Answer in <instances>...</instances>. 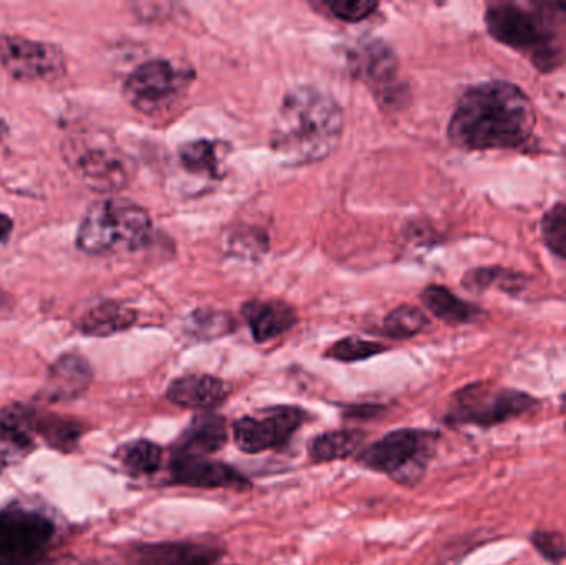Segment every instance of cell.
<instances>
[{
    "label": "cell",
    "mask_w": 566,
    "mask_h": 565,
    "mask_svg": "<svg viewBox=\"0 0 566 565\" xmlns=\"http://www.w3.org/2000/svg\"><path fill=\"white\" fill-rule=\"evenodd\" d=\"M535 123L534 106L518 86L488 82L459 100L448 133L458 148L514 149L528 143Z\"/></svg>",
    "instance_id": "cell-1"
},
{
    "label": "cell",
    "mask_w": 566,
    "mask_h": 565,
    "mask_svg": "<svg viewBox=\"0 0 566 565\" xmlns=\"http://www.w3.org/2000/svg\"><path fill=\"white\" fill-rule=\"evenodd\" d=\"M342 135L343 112L336 100L313 86H296L275 113L271 148L283 165H310L332 155Z\"/></svg>",
    "instance_id": "cell-2"
},
{
    "label": "cell",
    "mask_w": 566,
    "mask_h": 565,
    "mask_svg": "<svg viewBox=\"0 0 566 565\" xmlns=\"http://www.w3.org/2000/svg\"><path fill=\"white\" fill-rule=\"evenodd\" d=\"M485 23L495 40L525 53L541 72L566 62V2H495L488 7Z\"/></svg>",
    "instance_id": "cell-3"
},
{
    "label": "cell",
    "mask_w": 566,
    "mask_h": 565,
    "mask_svg": "<svg viewBox=\"0 0 566 565\" xmlns=\"http://www.w3.org/2000/svg\"><path fill=\"white\" fill-rule=\"evenodd\" d=\"M151 231V218L142 206L128 199H102L83 216L76 245L93 255L136 251L149 241Z\"/></svg>",
    "instance_id": "cell-4"
},
{
    "label": "cell",
    "mask_w": 566,
    "mask_h": 565,
    "mask_svg": "<svg viewBox=\"0 0 566 565\" xmlns=\"http://www.w3.org/2000/svg\"><path fill=\"white\" fill-rule=\"evenodd\" d=\"M439 435L428 430H396L359 453L368 470L388 474L401 484H416L428 470L438 448Z\"/></svg>",
    "instance_id": "cell-5"
},
{
    "label": "cell",
    "mask_w": 566,
    "mask_h": 565,
    "mask_svg": "<svg viewBox=\"0 0 566 565\" xmlns=\"http://www.w3.org/2000/svg\"><path fill=\"white\" fill-rule=\"evenodd\" d=\"M63 158L88 188L99 192L119 191L135 176V166L125 153L78 133L63 142Z\"/></svg>",
    "instance_id": "cell-6"
},
{
    "label": "cell",
    "mask_w": 566,
    "mask_h": 565,
    "mask_svg": "<svg viewBox=\"0 0 566 565\" xmlns=\"http://www.w3.org/2000/svg\"><path fill=\"white\" fill-rule=\"evenodd\" d=\"M537 405L534 397L521 390L488 384L471 385L452 397L448 420L482 428L495 427L522 417Z\"/></svg>",
    "instance_id": "cell-7"
},
{
    "label": "cell",
    "mask_w": 566,
    "mask_h": 565,
    "mask_svg": "<svg viewBox=\"0 0 566 565\" xmlns=\"http://www.w3.org/2000/svg\"><path fill=\"white\" fill-rule=\"evenodd\" d=\"M192 82L191 70L169 60H149L126 79V102L146 115H158L178 102Z\"/></svg>",
    "instance_id": "cell-8"
},
{
    "label": "cell",
    "mask_w": 566,
    "mask_h": 565,
    "mask_svg": "<svg viewBox=\"0 0 566 565\" xmlns=\"http://www.w3.org/2000/svg\"><path fill=\"white\" fill-rule=\"evenodd\" d=\"M55 527L43 514L0 511V565H45Z\"/></svg>",
    "instance_id": "cell-9"
},
{
    "label": "cell",
    "mask_w": 566,
    "mask_h": 565,
    "mask_svg": "<svg viewBox=\"0 0 566 565\" xmlns=\"http://www.w3.org/2000/svg\"><path fill=\"white\" fill-rule=\"evenodd\" d=\"M308 415L292 405L265 408L255 417H242L232 425V440L245 454L285 447L293 435L303 427Z\"/></svg>",
    "instance_id": "cell-10"
},
{
    "label": "cell",
    "mask_w": 566,
    "mask_h": 565,
    "mask_svg": "<svg viewBox=\"0 0 566 565\" xmlns=\"http://www.w3.org/2000/svg\"><path fill=\"white\" fill-rule=\"evenodd\" d=\"M0 63L9 75L23 82H53L66 72L60 46L12 33L0 35Z\"/></svg>",
    "instance_id": "cell-11"
},
{
    "label": "cell",
    "mask_w": 566,
    "mask_h": 565,
    "mask_svg": "<svg viewBox=\"0 0 566 565\" xmlns=\"http://www.w3.org/2000/svg\"><path fill=\"white\" fill-rule=\"evenodd\" d=\"M352 66L363 82L378 96L382 105L395 106L401 102L402 85L399 82V63L395 52L379 40L363 43L352 55Z\"/></svg>",
    "instance_id": "cell-12"
},
{
    "label": "cell",
    "mask_w": 566,
    "mask_h": 565,
    "mask_svg": "<svg viewBox=\"0 0 566 565\" xmlns=\"http://www.w3.org/2000/svg\"><path fill=\"white\" fill-rule=\"evenodd\" d=\"M171 480L181 486L206 488V490H249L251 481L239 471L211 458L172 457L169 464Z\"/></svg>",
    "instance_id": "cell-13"
},
{
    "label": "cell",
    "mask_w": 566,
    "mask_h": 565,
    "mask_svg": "<svg viewBox=\"0 0 566 565\" xmlns=\"http://www.w3.org/2000/svg\"><path fill=\"white\" fill-rule=\"evenodd\" d=\"M229 440L228 421L214 411L196 415L172 447V457L209 458Z\"/></svg>",
    "instance_id": "cell-14"
},
{
    "label": "cell",
    "mask_w": 566,
    "mask_h": 565,
    "mask_svg": "<svg viewBox=\"0 0 566 565\" xmlns=\"http://www.w3.org/2000/svg\"><path fill=\"white\" fill-rule=\"evenodd\" d=\"M132 556L136 565H212L224 556V551L212 544L179 541L139 544Z\"/></svg>",
    "instance_id": "cell-15"
},
{
    "label": "cell",
    "mask_w": 566,
    "mask_h": 565,
    "mask_svg": "<svg viewBox=\"0 0 566 565\" xmlns=\"http://www.w3.org/2000/svg\"><path fill=\"white\" fill-rule=\"evenodd\" d=\"M92 381V365L82 355L66 354L50 367L40 398L50 404L76 400L86 394Z\"/></svg>",
    "instance_id": "cell-16"
},
{
    "label": "cell",
    "mask_w": 566,
    "mask_h": 565,
    "mask_svg": "<svg viewBox=\"0 0 566 565\" xmlns=\"http://www.w3.org/2000/svg\"><path fill=\"white\" fill-rule=\"evenodd\" d=\"M229 394L231 387L221 378L212 375H185L169 385L166 398L181 408L212 411L228 400Z\"/></svg>",
    "instance_id": "cell-17"
},
{
    "label": "cell",
    "mask_w": 566,
    "mask_h": 565,
    "mask_svg": "<svg viewBox=\"0 0 566 565\" xmlns=\"http://www.w3.org/2000/svg\"><path fill=\"white\" fill-rule=\"evenodd\" d=\"M242 315L259 344L274 341L296 324V312L289 304L275 301H252L242 307Z\"/></svg>",
    "instance_id": "cell-18"
},
{
    "label": "cell",
    "mask_w": 566,
    "mask_h": 565,
    "mask_svg": "<svg viewBox=\"0 0 566 565\" xmlns=\"http://www.w3.org/2000/svg\"><path fill=\"white\" fill-rule=\"evenodd\" d=\"M228 143L216 139H196L179 146L178 158L189 175L205 176L209 179H221L226 159L229 156Z\"/></svg>",
    "instance_id": "cell-19"
},
{
    "label": "cell",
    "mask_w": 566,
    "mask_h": 565,
    "mask_svg": "<svg viewBox=\"0 0 566 565\" xmlns=\"http://www.w3.org/2000/svg\"><path fill=\"white\" fill-rule=\"evenodd\" d=\"M135 311L118 302H105L90 308L80 322V331L90 337H109L128 331L136 322Z\"/></svg>",
    "instance_id": "cell-20"
},
{
    "label": "cell",
    "mask_w": 566,
    "mask_h": 565,
    "mask_svg": "<svg viewBox=\"0 0 566 565\" xmlns=\"http://www.w3.org/2000/svg\"><path fill=\"white\" fill-rule=\"evenodd\" d=\"M421 299L436 317L449 324H471L484 315V312L441 285H429L422 292Z\"/></svg>",
    "instance_id": "cell-21"
},
{
    "label": "cell",
    "mask_w": 566,
    "mask_h": 565,
    "mask_svg": "<svg viewBox=\"0 0 566 565\" xmlns=\"http://www.w3.org/2000/svg\"><path fill=\"white\" fill-rule=\"evenodd\" d=\"M363 440L365 435L358 430L326 431L310 444V460L318 464L345 460L358 450Z\"/></svg>",
    "instance_id": "cell-22"
},
{
    "label": "cell",
    "mask_w": 566,
    "mask_h": 565,
    "mask_svg": "<svg viewBox=\"0 0 566 565\" xmlns=\"http://www.w3.org/2000/svg\"><path fill=\"white\" fill-rule=\"evenodd\" d=\"M163 448L155 441L136 440L116 451V460L132 477H149L163 464Z\"/></svg>",
    "instance_id": "cell-23"
},
{
    "label": "cell",
    "mask_w": 566,
    "mask_h": 565,
    "mask_svg": "<svg viewBox=\"0 0 566 565\" xmlns=\"http://www.w3.org/2000/svg\"><path fill=\"white\" fill-rule=\"evenodd\" d=\"M33 433L40 435L50 447L60 451H72L83 435L82 425L69 418L45 415L40 417L35 410L32 414Z\"/></svg>",
    "instance_id": "cell-24"
},
{
    "label": "cell",
    "mask_w": 566,
    "mask_h": 565,
    "mask_svg": "<svg viewBox=\"0 0 566 565\" xmlns=\"http://www.w3.org/2000/svg\"><path fill=\"white\" fill-rule=\"evenodd\" d=\"M428 325V317L412 305H401L385 318V332L396 341L421 334Z\"/></svg>",
    "instance_id": "cell-25"
},
{
    "label": "cell",
    "mask_w": 566,
    "mask_h": 565,
    "mask_svg": "<svg viewBox=\"0 0 566 565\" xmlns=\"http://www.w3.org/2000/svg\"><path fill=\"white\" fill-rule=\"evenodd\" d=\"M386 352L385 345L378 342L361 341V338L348 337L336 342L335 345L326 350V357L338 362H359L368 360L375 355Z\"/></svg>",
    "instance_id": "cell-26"
},
{
    "label": "cell",
    "mask_w": 566,
    "mask_h": 565,
    "mask_svg": "<svg viewBox=\"0 0 566 565\" xmlns=\"http://www.w3.org/2000/svg\"><path fill=\"white\" fill-rule=\"evenodd\" d=\"M542 236L554 254L566 259V202L554 206L544 216Z\"/></svg>",
    "instance_id": "cell-27"
},
{
    "label": "cell",
    "mask_w": 566,
    "mask_h": 565,
    "mask_svg": "<svg viewBox=\"0 0 566 565\" xmlns=\"http://www.w3.org/2000/svg\"><path fill=\"white\" fill-rule=\"evenodd\" d=\"M323 6L343 22H361L378 9V2L373 0H326Z\"/></svg>",
    "instance_id": "cell-28"
},
{
    "label": "cell",
    "mask_w": 566,
    "mask_h": 565,
    "mask_svg": "<svg viewBox=\"0 0 566 565\" xmlns=\"http://www.w3.org/2000/svg\"><path fill=\"white\" fill-rule=\"evenodd\" d=\"M189 322L192 324L191 331L205 338L228 334L232 327V321L228 315L208 311L195 312Z\"/></svg>",
    "instance_id": "cell-29"
},
{
    "label": "cell",
    "mask_w": 566,
    "mask_h": 565,
    "mask_svg": "<svg viewBox=\"0 0 566 565\" xmlns=\"http://www.w3.org/2000/svg\"><path fill=\"white\" fill-rule=\"evenodd\" d=\"M534 543L537 544L541 553L545 556L552 557V559H558V557L565 554V543L562 536L554 533H541L534 537Z\"/></svg>",
    "instance_id": "cell-30"
},
{
    "label": "cell",
    "mask_w": 566,
    "mask_h": 565,
    "mask_svg": "<svg viewBox=\"0 0 566 565\" xmlns=\"http://www.w3.org/2000/svg\"><path fill=\"white\" fill-rule=\"evenodd\" d=\"M381 411V407H375V405H363V407L348 408V417L353 418V420H369V418L378 417Z\"/></svg>",
    "instance_id": "cell-31"
},
{
    "label": "cell",
    "mask_w": 566,
    "mask_h": 565,
    "mask_svg": "<svg viewBox=\"0 0 566 565\" xmlns=\"http://www.w3.org/2000/svg\"><path fill=\"white\" fill-rule=\"evenodd\" d=\"M13 222L7 215L0 212V242H6L9 236L12 234Z\"/></svg>",
    "instance_id": "cell-32"
},
{
    "label": "cell",
    "mask_w": 566,
    "mask_h": 565,
    "mask_svg": "<svg viewBox=\"0 0 566 565\" xmlns=\"http://www.w3.org/2000/svg\"><path fill=\"white\" fill-rule=\"evenodd\" d=\"M7 132H9V129H7L6 119H3L2 115H0V143H2L3 138H6Z\"/></svg>",
    "instance_id": "cell-33"
},
{
    "label": "cell",
    "mask_w": 566,
    "mask_h": 565,
    "mask_svg": "<svg viewBox=\"0 0 566 565\" xmlns=\"http://www.w3.org/2000/svg\"><path fill=\"white\" fill-rule=\"evenodd\" d=\"M562 410H564V417H565V421H566V391L564 395V401H562Z\"/></svg>",
    "instance_id": "cell-34"
},
{
    "label": "cell",
    "mask_w": 566,
    "mask_h": 565,
    "mask_svg": "<svg viewBox=\"0 0 566 565\" xmlns=\"http://www.w3.org/2000/svg\"><path fill=\"white\" fill-rule=\"evenodd\" d=\"M6 463H3L2 458H0V471L6 470Z\"/></svg>",
    "instance_id": "cell-35"
}]
</instances>
